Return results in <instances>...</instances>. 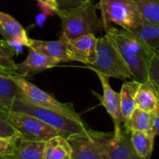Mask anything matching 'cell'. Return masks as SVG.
<instances>
[{"label":"cell","instance_id":"12","mask_svg":"<svg viewBox=\"0 0 159 159\" xmlns=\"http://www.w3.org/2000/svg\"><path fill=\"white\" fill-rule=\"evenodd\" d=\"M28 48L29 51L26 59L20 63H16L17 73L22 77L26 78L32 75L53 68L60 63L55 59H52L32 48Z\"/></svg>","mask_w":159,"mask_h":159},{"label":"cell","instance_id":"18","mask_svg":"<svg viewBox=\"0 0 159 159\" xmlns=\"http://www.w3.org/2000/svg\"><path fill=\"white\" fill-rule=\"evenodd\" d=\"M140 83L131 79L123 83L120 89V107L123 117V123L127 122L131 114L136 108L135 96L138 90Z\"/></svg>","mask_w":159,"mask_h":159},{"label":"cell","instance_id":"19","mask_svg":"<svg viewBox=\"0 0 159 159\" xmlns=\"http://www.w3.org/2000/svg\"><path fill=\"white\" fill-rule=\"evenodd\" d=\"M132 145L137 153V155L143 159H150L155 146L156 135L154 131L150 132H141L133 131L130 135Z\"/></svg>","mask_w":159,"mask_h":159},{"label":"cell","instance_id":"16","mask_svg":"<svg viewBox=\"0 0 159 159\" xmlns=\"http://www.w3.org/2000/svg\"><path fill=\"white\" fill-rule=\"evenodd\" d=\"M11 75L0 71V112L11 111L14 101L20 96V90Z\"/></svg>","mask_w":159,"mask_h":159},{"label":"cell","instance_id":"9","mask_svg":"<svg viewBox=\"0 0 159 159\" xmlns=\"http://www.w3.org/2000/svg\"><path fill=\"white\" fill-rule=\"evenodd\" d=\"M96 75L99 77L100 82L102 84V95L99 96L98 94L96 93L95 94L100 99L101 104L104 107L108 115L113 119L114 127H115L114 132L118 134L123 125V117H122L121 107H120V94L119 92H116L112 89L109 83L108 76L101 73H96Z\"/></svg>","mask_w":159,"mask_h":159},{"label":"cell","instance_id":"28","mask_svg":"<svg viewBox=\"0 0 159 159\" xmlns=\"http://www.w3.org/2000/svg\"><path fill=\"white\" fill-rule=\"evenodd\" d=\"M37 1H42V0H37ZM51 1H53L56 4L58 10H68L76 7L77 6L81 5L87 0H51Z\"/></svg>","mask_w":159,"mask_h":159},{"label":"cell","instance_id":"5","mask_svg":"<svg viewBox=\"0 0 159 159\" xmlns=\"http://www.w3.org/2000/svg\"><path fill=\"white\" fill-rule=\"evenodd\" d=\"M87 67L95 73H101L109 78L114 77L122 80L128 78L132 79L125 61L112 40L106 34L98 38L96 59Z\"/></svg>","mask_w":159,"mask_h":159},{"label":"cell","instance_id":"15","mask_svg":"<svg viewBox=\"0 0 159 159\" xmlns=\"http://www.w3.org/2000/svg\"><path fill=\"white\" fill-rule=\"evenodd\" d=\"M135 103L137 108L153 116L159 115V93L149 80L140 83L135 96Z\"/></svg>","mask_w":159,"mask_h":159},{"label":"cell","instance_id":"11","mask_svg":"<svg viewBox=\"0 0 159 159\" xmlns=\"http://www.w3.org/2000/svg\"><path fill=\"white\" fill-rule=\"evenodd\" d=\"M0 34L7 44L15 48L17 46L29 47V37L25 29L11 15L0 10Z\"/></svg>","mask_w":159,"mask_h":159},{"label":"cell","instance_id":"14","mask_svg":"<svg viewBox=\"0 0 159 159\" xmlns=\"http://www.w3.org/2000/svg\"><path fill=\"white\" fill-rule=\"evenodd\" d=\"M67 38L63 35L58 40L47 41L38 39H29V47L32 48L52 59H55L59 62L70 61L67 53Z\"/></svg>","mask_w":159,"mask_h":159},{"label":"cell","instance_id":"1","mask_svg":"<svg viewBox=\"0 0 159 159\" xmlns=\"http://www.w3.org/2000/svg\"><path fill=\"white\" fill-rule=\"evenodd\" d=\"M104 31L125 61L131 78L139 83L146 82L154 48L148 47L130 31L112 25Z\"/></svg>","mask_w":159,"mask_h":159},{"label":"cell","instance_id":"26","mask_svg":"<svg viewBox=\"0 0 159 159\" xmlns=\"http://www.w3.org/2000/svg\"><path fill=\"white\" fill-rule=\"evenodd\" d=\"M20 138V137H0V157L12 155Z\"/></svg>","mask_w":159,"mask_h":159},{"label":"cell","instance_id":"30","mask_svg":"<svg viewBox=\"0 0 159 159\" xmlns=\"http://www.w3.org/2000/svg\"><path fill=\"white\" fill-rule=\"evenodd\" d=\"M45 20H46L45 14H39V15L36 17V21H38V22H42V21H44Z\"/></svg>","mask_w":159,"mask_h":159},{"label":"cell","instance_id":"33","mask_svg":"<svg viewBox=\"0 0 159 159\" xmlns=\"http://www.w3.org/2000/svg\"><path fill=\"white\" fill-rule=\"evenodd\" d=\"M0 159H5V158H3V157H0Z\"/></svg>","mask_w":159,"mask_h":159},{"label":"cell","instance_id":"3","mask_svg":"<svg viewBox=\"0 0 159 159\" xmlns=\"http://www.w3.org/2000/svg\"><path fill=\"white\" fill-rule=\"evenodd\" d=\"M11 111L33 116L57 130L65 139L77 134H85L89 129L82 120L74 119L51 110L35 106L19 96L13 102Z\"/></svg>","mask_w":159,"mask_h":159},{"label":"cell","instance_id":"31","mask_svg":"<svg viewBox=\"0 0 159 159\" xmlns=\"http://www.w3.org/2000/svg\"><path fill=\"white\" fill-rule=\"evenodd\" d=\"M156 50H157V52L158 53V55H159V48H156Z\"/></svg>","mask_w":159,"mask_h":159},{"label":"cell","instance_id":"23","mask_svg":"<svg viewBox=\"0 0 159 159\" xmlns=\"http://www.w3.org/2000/svg\"><path fill=\"white\" fill-rule=\"evenodd\" d=\"M144 22L159 25V0H131Z\"/></svg>","mask_w":159,"mask_h":159},{"label":"cell","instance_id":"6","mask_svg":"<svg viewBox=\"0 0 159 159\" xmlns=\"http://www.w3.org/2000/svg\"><path fill=\"white\" fill-rule=\"evenodd\" d=\"M97 5L103 30L115 23L121 29L131 31L144 22L131 0H100Z\"/></svg>","mask_w":159,"mask_h":159},{"label":"cell","instance_id":"22","mask_svg":"<svg viewBox=\"0 0 159 159\" xmlns=\"http://www.w3.org/2000/svg\"><path fill=\"white\" fill-rule=\"evenodd\" d=\"M152 48H159V25L143 22L130 31Z\"/></svg>","mask_w":159,"mask_h":159},{"label":"cell","instance_id":"8","mask_svg":"<svg viewBox=\"0 0 159 159\" xmlns=\"http://www.w3.org/2000/svg\"><path fill=\"white\" fill-rule=\"evenodd\" d=\"M6 117L21 139L47 142L56 136H61L53 128L33 116L9 111L6 113Z\"/></svg>","mask_w":159,"mask_h":159},{"label":"cell","instance_id":"21","mask_svg":"<svg viewBox=\"0 0 159 159\" xmlns=\"http://www.w3.org/2000/svg\"><path fill=\"white\" fill-rule=\"evenodd\" d=\"M153 120L154 116L140 108H135L130 117L123 125L130 131L150 132L153 131Z\"/></svg>","mask_w":159,"mask_h":159},{"label":"cell","instance_id":"20","mask_svg":"<svg viewBox=\"0 0 159 159\" xmlns=\"http://www.w3.org/2000/svg\"><path fill=\"white\" fill-rule=\"evenodd\" d=\"M71 154L72 150L67 139L56 136L45 143L43 159H67Z\"/></svg>","mask_w":159,"mask_h":159},{"label":"cell","instance_id":"7","mask_svg":"<svg viewBox=\"0 0 159 159\" xmlns=\"http://www.w3.org/2000/svg\"><path fill=\"white\" fill-rule=\"evenodd\" d=\"M11 78L19 88L20 96L30 103L41 108L54 111L74 119L82 120V117L76 113L73 103L61 102L51 94L42 90L37 86L28 81L25 77L20 75H11Z\"/></svg>","mask_w":159,"mask_h":159},{"label":"cell","instance_id":"29","mask_svg":"<svg viewBox=\"0 0 159 159\" xmlns=\"http://www.w3.org/2000/svg\"><path fill=\"white\" fill-rule=\"evenodd\" d=\"M153 131L156 136L159 135V115L158 116H154V120H153Z\"/></svg>","mask_w":159,"mask_h":159},{"label":"cell","instance_id":"24","mask_svg":"<svg viewBox=\"0 0 159 159\" xmlns=\"http://www.w3.org/2000/svg\"><path fill=\"white\" fill-rule=\"evenodd\" d=\"M15 50L6 40L0 39V71L9 75H19L16 69V63L13 60Z\"/></svg>","mask_w":159,"mask_h":159},{"label":"cell","instance_id":"25","mask_svg":"<svg viewBox=\"0 0 159 159\" xmlns=\"http://www.w3.org/2000/svg\"><path fill=\"white\" fill-rule=\"evenodd\" d=\"M148 80L153 84V86L157 89L159 93V55L156 48H154L153 55L150 61Z\"/></svg>","mask_w":159,"mask_h":159},{"label":"cell","instance_id":"10","mask_svg":"<svg viewBox=\"0 0 159 159\" xmlns=\"http://www.w3.org/2000/svg\"><path fill=\"white\" fill-rule=\"evenodd\" d=\"M98 38L89 34L73 40H67V53L70 61H79L90 65L96 59Z\"/></svg>","mask_w":159,"mask_h":159},{"label":"cell","instance_id":"4","mask_svg":"<svg viewBox=\"0 0 159 159\" xmlns=\"http://www.w3.org/2000/svg\"><path fill=\"white\" fill-rule=\"evenodd\" d=\"M103 159H143L141 158L131 143V132L122 125L118 134L89 129Z\"/></svg>","mask_w":159,"mask_h":159},{"label":"cell","instance_id":"13","mask_svg":"<svg viewBox=\"0 0 159 159\" xmlns=\"http://www.w3.org/2000/svg\"><path fill=\"white\" fill-rule=\"evenodd\" d=\"M74 159H103L89 130L85 134H77L67 139Z\"/></svg>","mask_w":159,"mask_h":159},{"label":"cell","instance_id":"32","mask_svg":"<svg viewBox=\"0 0 159 159\" xmlns=\"http://www.w3.org/2000/svg\"><path fill=\"white\" fill-rule=\"evenodd\" d=\"M67 159H74V158H73L72 157H68V158H67Z\"/></svg>","mask_w":159,"mask_h":159},{"label":"cell","instance_id":"27","mask_svg":"<svg viewBox=\"0 0 159 159\" xmlns=\"http://www.w3.org/2000/svg\"><path fill=\"white\" fill-rule=\"evenodd\" d=\"M0 137H20L14 128L7 122L4 112H0Z\"/></svg>","mask_w":159,"mask_h":159},{"label":"cell","instance_id":"2","mask_svg":"<svg viewBox=\"0 0 159 159\" xmlns=\"http://www.w3.org/2000/svg\"><path fill=\"white\" fill-rule=\"evenodd\" d=\"M98 5L87 0L76 7L57 10L56 15L61 21V35L69 40L85 34H96L102 29V20L97 15Z\"/></svg>","mask_w":159,"mask_h":159},{"label":"cell","instance_id":"17","mask_svg":"<svg viewBox=\"0 0 159 159\" xmlns=\"http://www.w3.org/2000/svg\"><path fill=\"white\" fill-rule=\"evenodd\" d=\"M46 142L25 140L20 138L12 155L5 159H43Z\"/></svg>","mask_w":159,"mask_h":159}]
</instances>
